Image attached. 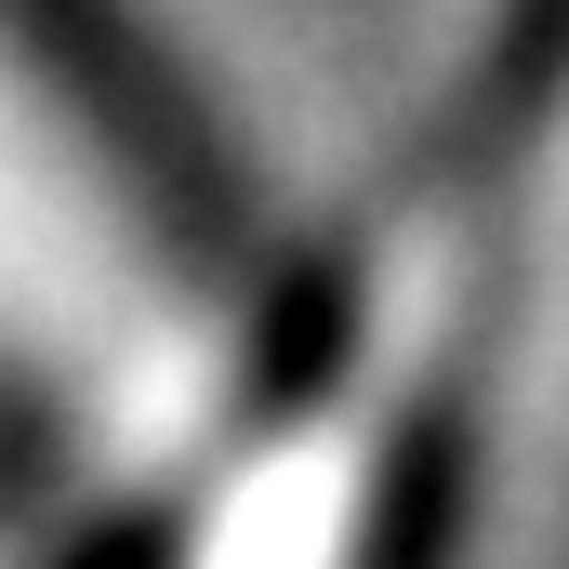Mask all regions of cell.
<instances>
[{
	"label": "cell",
	"mask_w": 569,
	"mask_h": 569,
	"mask_svg": "<svg viewBox=\"0 0 569 569\" xmlns=\"http://www.w3.org/2000/svg\"><path fill=\"white\" fill-rule=\"evenodd\" d=\"M569 252V0H503L318 266L212 331L133 569H425L503 358Z\"/></svg>",
	"instance_id": "obj_1"
}]
</instances>
